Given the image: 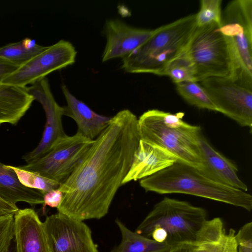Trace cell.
I'll return each instance as SVG.
<instances>
[{
    "mask_svg": "<svg viewBox=\"0 0 252 252\" xmlns=\"http://www.w3.org/2000/svg\"><path fill=\"white\" fill-rule=\"evenodd\" d=\"M140 137L138 119L128 109L111 118L74 170L60 185L58 213L83 221L100 219L128 173Z\"/></svg>",
    "mask_w": 252,
    "mask_h": 252,
    "instance_id": "cell-1",
    "label": "cell"
},
{
    "mask_svg": "<svg viewBox=\"0 0 252 252\" xmlns=\"http://www.w3.org/2000/svg\"><path fill=\"white\" fill-rule=\"evenodd\" d=\"M146 191L184 193L201 197L251 211V194L224 184L206 168L199 169L177 161L171 166L140 181Z\"/></svg>",
    "mask_w": 252,
    "mask_h": 252,
    "instance_id": "cell-2",
    "label": "cell"
},
{
    "mask_svg": "<svg viewBox=\"0 0 252 252\" xmlns=\"http://www.w3.org/2000/svg\"><path fill=\"white\" fill-rule=\"evenodd\" d=\"M196 27V14H192L156 28L144 44L122 58V68L163 76L168 64L186 51Z\"/></svg>",
    "mask_w": 252,
    "mask_h": 252,
    "instance_id": "cell-3",
    "label": "cell"
},
{
    "mask_svg": "<svg viewBox=\"0 0 252 252\" xmlns=\"http://www.w3.org/2000/svg\"><path fill=\"white\" fill-rule=\"evenodd\" d=\"M184 116L183 112L172 114L158 109L145 112L138 119L140 139L167 149L179 161L204 169L198 143L201 127L184 121Z\"/></svg>",
    "mask_w": 252,
    "mask_h": 252,
    "instance_id": "cell-4",
    "label": "cell"
},
{
    "mask_svg": "<svg viewBox=\"0 0 252 252\" xmlns=\"http://www.w3.org/2000/svg\"><path fill=\"white\" fill-rule=\"evenodd\" d=\"M206 217L202 207L165 197L154 206L135 232L170 246L193 244Z\"/></svg>",
    "mask_w": 252,
    "mask_h": 252,
    "instance_id": "cell-5",
    "label": "cell"
},
{
    "mask_svg": "<svg viewBox=\"0 0 252 252\" xmlns=\"http://www.w3.org/2000/svg\"><path fill=\"white\" fill-rule=\"evenodd\" d=\"M187 52L193 63L197 82L210 77L240 76L229 42L216 23L197 26Z\"/></svg>",
    "mask_w": 252,
    "mask_h": 252,
    "instance_id": "cell-6",
    "label": "cell"
},
{
    "mask_svg": "<svg viewBox=\"0 0 252 252\" xmlns=\"http://www.w3.org/2000/svg\"><path fill=\"white\" fill-rule=\"evenodd\" d=\"M220 30L229 42L240 75L252 78V0L230 1L222 11Z\"/></svg>",
    "mask_w": 252,
    "mask_h": 252,
    "instance_id": "cell-7",
    "label": "cell"
},
{
    "mask_svg": "<svg viewBox=\"0 0 252 252\" xmlns=\"http://www.w3.org/2000/svg\"><path fill=\"white\" fill-rule=\"evenodd\" d=\"M94 141L78 131L72 136L66 134L58 139L43 156L19 167L61 185L71 174Z\"/></svg>",
    "mask_w": 252,
    "mask_h": 252,
    "instance_id": "cell-8",
    "label": "cell"
},
{
    "mask_svg": "<svg viewBox=\"0 0 252 252\" xmlns=\"http://www.w3.org/2000/svg\"><path fill=\"white\" fill-rule=\"evenodd\" d=\"M220 112L242 127L252 126V82L231 77H210L199 82Z\"/></svg>",
    "mask_w": 252,
    "mask_h": 252,
    "instance_id": "cell-9",
    "label": "cell"
},
{
    "mask_svg": "<svg viewBox=\"0 0 252 252\" xmlns=\"http://www.w3.org/2000/svg\"><path fill=\"white\" fill-rule=\"evenodd\" d=\"M77 51L69 41L61 39L19 66L1 83L27 87L55 70L73 64Z\"/></svg>",
    "mask_w": 252,
    "mask_h": 252,
    "instance_id": "cell-10",
    "label": "cell"
},
{
    "mask_svg": "<svg viewBox=\"0 0 252 252\" xmlns=\"http://www.w3.org/2000/svg\"><path fill=\"white\" fill-rule=\"evenodd\" d=\"M43 223L48 252H98L91 230L83 221L58 213Z\"/></svg>",
    "mask_w": 252,
    "mask_h": 252,
    "instance_id": "cell-11",
    "label": "cell"
},
{
    "mask_svg": "<svg viewBox=\"0 0 252 252\" xmlns=\"http://www.w3.org/2000/svg\"><path fill=\"white\" fill-rule=\"evenodd\" d=\"M27 89L34 99L41 104L46 115L45 126L40 141L36 148L23 157L27 163H29L45 155L55 142L66 134L62 121L63 116V107L56 102L47 78H43L27 87Z\"/></svg>",
    "mask_w": 252,
    "mask_h": 252,
    "instance_id": "cell-12",
    "label": "cell"
},
{
    "mask_svg": "<svg viewBox=\"0 0 252 252\" xmlns=\"http://www.w3.org/2000/svg\"><path fill=\"white\" fill-rule=\"evenodd\" d=\"M155 31L156 29L131 26L118 19L106 21L104 26L106 43L102 61L127 56L144 44Z\"/></svg>",
    "mask_w": 252,
    "mask_h": 252,
    "instance_id": "cell-13",
    "label": "cell"
},
{
    "mask_svg": "<svg viewBox=\"0 0 252 252\" xmlns=\"http://www.w3.org/2000/svg\"><path fill=\"white\" fill-rule=\"evenodd\" d=\"M177 161L178 158L167 149L140 139L134 152L130 169L122 185L151 176Z\"/></svg>",
    "mask_w": 252,
    "mask_h": 252,
    "instance_id": "cell-14",
    "label": "cell"
},
{
    "mask_svg": "<svg viewBox=\"0 0 252 252\" xmlns=\"http://www.w3.org/2000/svg\"><path fill=\"white\" fill-rule=\"evenodd\" d=\"M14 241L16 252H48L43 223L33 209L14 215Z\"/></svg>",
    "mask_w": 252,
    "mask_h": 252,
    "instance_id": "cell-15",
    "label": "cell"
},
{
    "mask_svg": "<svg viewBox=\"0 0 252 252\" xmlns=\"http://www.w3.org/2000/svg\"><path fill=\"white\" fill-rule=\"evenodd\" d=\"M62 90L67 103V105L63 107V115L75 121L77 131L90 139L94 140L107 127L111 117L95 113L74 96L65 85H62Z\"/></svg>",
    "mask_w": 252,
    "mask_h": 252,
    "instance_id": "cell-16",
    "label": "cell"
},
{
    "mask_svg": "<svg viewBox=\"0 0 252 252\" xmlns=\"http://www.w3.org/2000/svg\"><path fill=\"white\" fill-rule=\"evenodd\" d=\"M206 170L221 183L233 188L248 191L247 186L239 178L236 164L216 150L200 134L198 140Z\"/></svg>",
    "mask_w": 252,
    "mask_h": 252,
    "instance_id": "cell-17",
    "label": "cell"
},
{
    "mask_svg": "<svg viewBox=\"0 0 252 252\" xmlns=\"http://www.w3.org/2000/svg\"><path fill=\"white\" fill-rule=\"evenodd\" d=\"M33 97L27 87L0 83V125H16L30 109Z\"/></svg>",
    "mask_w": 252,
    "mask_h": 252,
    "instance_id": "cell-18",
    "label": "cell"
},
{
    "mask_svg": "<svg viewBox=\"0 0 252 252\" xmlns=\"http://www.w3.org/2000/svg\"><path fill=\"white\" fill-rule=\"evenodd\" d=\"M44 194L39 190L23 185L13 169L0 162V197L1 199L14 205L18 202L35 205L44 203Z\"/></svg>",
    "mask_w": 252,
    "mask_h": 252,
    "instance_id": "cell-19",
    "label": "cell"
},
{
    "mask_svg": "<svg viewBox=\"0 0 252 252\" xmlns=\"http://www.w3.org/2000/svg\"><path fill=\"white\" fill-rule=\"evenodd\" d=\"M121 233L120 243L111 252H169L176 246L159 243L128 229L121 221L116 220Z\"/></svg>",
    "mask_w": 252,
    "mask_h": 252,
    "instance_id": "cell-20",
    "label": "cell"
},
{
    "mask_svg": "<svg viewBox=\"0 0 252 252\" xmlns=\"http://www.w3.org/2000/svg\"><path fill=\"white\" fill-rule=\"evenodd\" d=\"M46 46L28 37L0 47V57L20 66L42 51Z\"/></svg>",
    "mask_w": 252,
    "mask_h": 252,
    "instance_id": "cell-21",
    "label": "cell"
},
{
    "mask_svg": "<svg viewBox=\"0 0 252 252\" xmlns=\"http://www.w3.org/2000/svg\"><path fill=\"white\" fill-rule=\"evenodd\" d=\"M176 85L178 94L189 104L200 109L217 112L208 93L199 82L185 81Z\"/></svg>",
    "mask_w": 252,
    "mask_h": 252,
    "instance_id": "cell-22",
    "label": "cell"
},
{
    "mask_svg": "<svg viewBox=\"0 0 252 252\" xmlns=\"http://www.w3.org/2000/svg\"><path fill=\"white\" fill-rule=\"evenodd\" d=\"M163 76H169L175 84L185 81L196 82L195 68L187 50L168 64Z\"/></svg>",
    "mask_w": 252,
    "mask_h": 252,
    "instance_id": "cell-23",
    "label": "cell"
},
{
    "mask_svg": "<svg viewBox=\"0 0 252 252\" xmlns=\"http://www.w3.org/2000/svg\"><path fill=\"white\" fill-rule=\"evenodd\" d=\"M8 166L14 171L23 185L29 188L39 190L44 194L58 189L60 186L59 183L37 173L22 169L20 167Z\"/></svg>",
    "mask_w": 252,
    "mask_h": 252,
    "instance_id": "cell-24",
    "label": "cell"
},
{
    "mask_svg": "<svg viewBox=\"0 0 252 252\" xmlns=\"http://www.w3.org/2000/svg\"><path fill=\"white\" fill-rule=\"evenodd\" d=\"M235 234V231L230 229L216 241L193 243L192 252H238Z\"/></svg>",
    "mask_w": 252,
    "mask_h": 252,
    "instance_id": "cell-25",
    "label": "cell"
},
{
    "mask_svg": "<svg viewBox=\"0 0 252 252\" xmlns=\"http://www.w3.org/2000/svg\"><path fill=\"white\" fill-rule=\"evenodd\" d=\"M221 0H201L200 8L196 14L197 27H202L212 23L220 26L221 20Z\"/></svg>",
    "mask_w": 252,
    "mask_h": 252,
    "instance_id": "cell-26",
    "label": "cell"
},
{
    "mask_svg": "<svg viewBox=\"0 0 252 252\" xmlns=\"http://www.w3.org/2000/svg\"><path fill=\"white\" fill-rule=\"evenodd\" d=\"M226 232L220 218L206 220L199 230L194 243L208 242L220 238Z\"/></svg>",
    "mask_w": 252,
    "mask_h": 252,
    "instance_id": "cell-27",
    "label": "cell"
},
{
    "mask_svg": "<svg viewBox=\"0 0 252 252\" xmlns=\"http://www.w3.org/2000/svg\"><path fill=\"white\" fill-rule=\"evenodd\" d=\"M14 239V215L0 217V252H9Z\"/></svg>",
    "mask_w": 252,
    "mask_h": 252,
    "instance_id": "cell-28",
    "label": "cell"
},
{
    "mask_svg": "<svg viewBox=\"0 0 252 252\" xmlns=\"http://www.w3.org/2000/svg\"><path fill=\"white\" fill-rule=\"evenodd\" d=\"M238 252H252V222L244 224L235 234Z\"/></svg>",
    "mask_w": 252,
    "mask_h": 252,
    "instance_id": "cell-29",
    "label": "cell"
},
{
    "mask_svg": "<svg viewBox=\"0 0 252 252\" xmlns=\"http://www.w3.org/2000/svg\"><path fill=\"white\" fill-rule=\"evenodd\" d=\"M63 198L62 191L58 188L46 192L43 196L44 206H48L57 209Z\"/></svg>",
    "mask_w": 252,
    "mask_h": 252,
    "instance_id": "cell-30",
    "label": "cell"
},
{
    "mask_svg": "<svg viewBox=\"0 0 252 252\" xmlns=\"http://www.w3.org/2000/svg\"><path fill=\"white\" fill-rule=\"evenodd\" d=\"M18 67L19 66L0 57V83Z\"/></svg>",
    "mask_w": 252,
    "mask_h": 252,
    "instance_id": "cell-31",
    "label": "cell"
},
{
    "mask_svg": "<svg viewBox=\"0 0 252 252\" xmlns=\"http://www.w3.org/2000/svg\"><path fill=\"white\" fill-rule=\"evenodd\" d=\"M18 209L16 205L11 204L0 197V217L14 215Z\"/></svg>",
    "mask_w": 252,
    "mask_h": 252,
    "instance_id": "cell-32",
    "label": "cell"
},
{
    "mask_svg": "<svg viewBox=\"0 0 252 252\" xmlns=\"http://www.w3.org/2000/svg\"><path fill=\"white\" fill-rule=\"evenodd\" d=\"M169 252H192V244L184 243L177 245Z\"/></svg>",
    "mask_w": 252,
    "mask_h": 252,
    "instance_id": "cell-33",
    "label": "cell"
},
{
    "mask_svg": "<svg viewBox=\"0 0 252 252\" xmlns=\"http://www.w3.org/2000/svg\"><path fill=\"white\" fill-rule=\"evenodd\" d=\"M9 252H16L15 245L14 239L12 242V245H11V248H10V249Z\"/></svg>",
    "mask_w": 252,
    "mask_h": 252,
    "instance_id": "cell-34",
    "label": "cell"
}]
</instances>
